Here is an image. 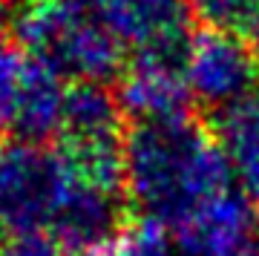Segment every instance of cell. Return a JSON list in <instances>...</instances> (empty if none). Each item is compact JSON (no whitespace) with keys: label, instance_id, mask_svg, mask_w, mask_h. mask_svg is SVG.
I'll use <instances>...</instances> for the list:
<instances>
[{"label":"cell","instance_id":"5b68a950","mask_svg":"<svg viewBox=\"0 0 259 256\" xmlns=\"http://www.w3.org/2000/svg\"><path fill=\"white\" fill-rule=\"evenodd\" d=\"M190 40L193 37L182 32L136 49V58L118 87V104L133 121L187 115L190 92L185 83V66Z\"/></svg>","mask_w":259,"mask_h":256},{"label":"cell","instance_id":"30bf717a","mask_svg":"<svg viewBox=\"0 0 259 256\" xmlns=\"http://www.w3.org/2000/svg\"><path fill=\"white\" fill-rule=\"evenodd\" d=\"M216 138L239 190L250 201H259V92L216 115Z\"/></svg>","mask_w":259,"mask_h":256},{"label":"cell","instance_id":"7c38bea8","mask_svg":"<svg viewBox=\"0 0 259 256\" xmlns=\"http://www.w3.org/2000/svg\"><path fill=\"white\" fill-rule=\"evenodd\" d=\"M112 256H182L176 245V233L156 222L141 219L115 242Z\"/></svg>","mask_w":259,"mask_h":256},{"label":"cell","instance_id":"52a82bcc","mask_svg":"<svg viewBox=\"0 0 259 256\" xmlns=\"http://www.w3.org/2000/svg\"><path fill=\"white\" fill-rule=\"evenodd\" d=\"M87 12L133 52L187 32V0H87Z\"/></svg>","mask_w":259,"mask_h":256},{"label":"cell","instance_id":"3957f363","mask_svg":"<svg viewBox=\"0 0 259 256\" xmlns=\"http://www.w3.org/2000/svg\"><path fill=\"white\" fill-rule=\"evenodd\" d=\"M78 164L64 147L12 138L0 141V230L52 233L78 184Z\"/></svg>","mask_w":259,"mask_h":256},{"label":"cell","instance_id":"8fae6325","mask_svg":"<svg viewBox=\"0 0 259 256\" xmlns=\"http://www.w3.org/2000/svg\"><path fill=\"white\" fill-rule=\"evenodd\" d=\"M190 18L204 29L239 35L245 40L259 37V0H187Z\"/></svg>","mask_w":259,"mask_h":256},{"label":"cell","instance_id":"9c48e42d","mask_svg":"<svg viewBox=\"0 0 259 256\" xmlns=\"http://www.w3.org/2000/svg\"><path fill=\"white\" fill-rule=\"evenodd\" d=\"M66 78L40 64L29 55V72L20 90L18 107L12 115L9 127L26 141H44L47 144L52 136L61 133V118H64V98H66Z\"/></svg>","mask_w":259,"mask_h":256},{"label":"cell","instance_id":"4fadbf2b","mask_svg":"<svg viewBox=\"0 0 259 256\" xmlns=\"http://www.w3.org/2000/svg\"><path fill=\"white\" fill-rule=\"evenodd\" d=\"M29 72V55L18 46L0 44V124L9 127L15 107H18L20 90Z\"/></svg>","mask_w":259,"mask_h":256},{"label":"cell","instance_id":"8992f818","mask_svg":"<svg viewBox=\"0 0 259 256\" xmlns=\"http://www.w3.org/2000/svg\"><path fill=\"white\" fill-rule=\"evenodd\" d=\"M121 115L118 95H112L107 83L72 81L64 98L61 147L69 153H118L124 141Z\"/></svg>","mask_w":259,"mask_h":256},{"label":"cell","instance_id":"9a60e30c","mask_svg":"<svg viewBox=\"0 0 259 256\" xmlns=\"http://www.w3.org/2000/svg\"><path fill=\"white\" fill-rule=\"evenodd\" d=\"M231 256H259V236H256V233H253V236H248Z\"/></svg>","mask_w":259,"mask_h":256},{"label":"cell","instance_id":"7a4b0ae2","mask_svg":"<svg viewBox=\"0 0 259 256\" xmlns=\"http://www.w3.org/2000/svg\"><path fill=\"white\" fill-rule=\"evenodd\" d=\"M12 29L20 49L61 78L110 83L121 75L124 46L69 0H26L15 12Z\"/></svg>","mask_w":259,"mask_h":256},{"label":"cell","instance_id":"ba28073f","mask_svg":"<svg viewBox=\"0 0 259 256\" xmlns=\"http://www.w3.org/2000/svg\"><path fill=\"white\" fill-rule=\"evenodd\" d=\"M253 201L242 190H225L187 228L176 233L182 256H231L253 236Z\"/></svg>","mask_w":259,"mask_h":256},{"label":"cell","instance_id":"277c9868","mask_svg":"<svg viewBox=\"0 0 259 256\" xmlns=\"http://www.w3.org/2000/svg\"><path fill=\"white\" fill-rule=\"evenodd\" d=\"M185 83L190 101L216 118L259 92L256 49L239 35L204 29L190 40Z\"/></svg>","mask_w":259,"mask_h":256},{"label":"cell","instance_id":"6da1fadb","mask_svg":"<svg viewBox=\"0 0 259 256\" xmlns=\"http://www.w3.org/2000/svg\"><path fill=\"white\" fill-rule=\"evenodd\" d=\"M121 170L141 219L173 233L187 228L233 182L219 141L190 115L136 121L121 141Z\"/></svg>","mask_w":259,"mask_h":256},{"label":"cell","instance_id":"5bb4252c","mask_svg":"<svg viewBox=\"0 0 259 256\" xmlns=\"http://www.w3.org/2000/svg\"><path fill=\"white\" fill-rule=\"evenodd\" d=\"M0 256H75L47 233H20L0 245Z\"/></svg>","mask_w":259,"mask_h":256},{"label":"cell","instance_id":"ac0fdd59","mask_svg":"<svg viewBox=\"0 0 259 256\" xmlns=\"http://www.w3.org/2000/svg\"><path fill=\"white\" fill-rule=\"evenodd\" d=\"M256 58H259V37H256Z\"/></svg>","mask_w":259,"mask_h":256},{"label":"cell","instance_id":"2e32d148","mask_svg":"<svg viewBox=\"0 0 259 256\" xmlns=\"http://www.w3.org/2000/svg\"><path fill=\"white\" fill-rule=\"evenodd\" d=\"M69 3H75V6H81V9H87V0H69Z\"/></svg>","mask_w":259,"mask_h":256},{"label":"cell","instance_id":"e0dca14e","mask_svg":"<svg viewBox=\"0 0 259 256\" xmlns=\"http://www.w3.org/2000/svg\"><path fill=\"white\" fill-rule=\"evenodd\" d=\"M93 256H112V250L107 247V250H98V253H93Z\"/></svg>","mask_w":259,"mask_h":256},{"label":"cell","instance_id":"ffe728a7","mask_svg":"<svg viewBox=\"0 0 259 256\" xmlns=\"http://www.w3.org/2000/svg\"><path fill=\"white\" fill-rule=\"evenodd\" d=\"M0 130H3V124H0Z\"/></svg>","mask_w":259,"mask_h":256},{"label":"cell","instance_id":"d6986e66","mask_svg":"<svg viewBox=\"0 0 259 256\" xmlns=\"http://www.w3.org/2000/svg\"><path fill=\"white\" fill-rule=\"evenodd\" d=\"M0 6H3V0H0Z\"/></svg>","mask_w":259,"mask_h":256}]
</instances>
